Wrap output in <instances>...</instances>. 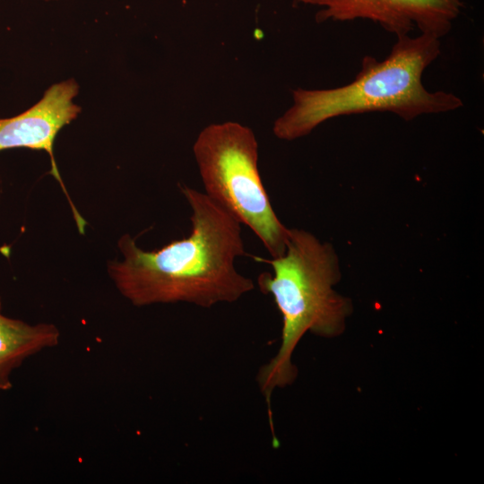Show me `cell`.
<instances>
[{"instance_id": "obj_1", "label": "cell", "mask_w": 484, "mask_h": 484, "mask_svg": "<svg viewBox=\"0 0 484 484\" xmlns=\"http://www.w3.org/2000/svg\"><path fill=\"white\" fill-rule=\"evenodd\" d=\"M180 189L191 210L189 235L151 251L123 235V260L108 264L111 279L136 307L186 302L209 308L238 300L255 288L235 267L246 255L242 224L205 193Z\"/></svg>"}, {"instance_id": "obj_2", "label": "cell", "mask_w": 484, "mask_h": 484, "mask_svg": "<svg viewBox=\"0 0 484 484\" xmlns=\"http://www.w3.org/2000/svg\"><path fill=\"white\" fill-rule=\"evenodd\" d=\"M440 53V39L433 35L396 37L384 60L363 57L351 82L333 89L293 90L292 105L275 120L273 134L293 141L329 119L367 112H391L410 121L454 111L463 105L460 97L445 91H430L422 82L424 71Z\"/></svg>"}, {"instance_id": "obj_3", "label": "cell", "mask_w": 484, "mask_h": 484, "mask_svg": "<svg viewBox=\"0 0 484 484\" xmlns=\"http://www.w3.org/2000/svg\"><path fill=\"white\" fill-rule=\"evenodd\" d=\"M254 258L272 269V272L259 274L257 284L262 293L272 297L282 316L281 346L256 376L272 425L271 397L275 388L291 385L296 379L298 371L291 359L299 341L307 332L324 338L339 336L353 306L349 298L333 290L341 274L333 245L307 230L289 229L282 255Z\"/></svg>"}, {"instance_id": "obj_4", "label": "cell", "mask_w": 484, "mask_h": 484, "mask_svg": "<svg viewBox=\"0 0 484 484\" xmlns=\"http://www.w3.org/2000/svg\"><path fill=\"white\" fill-rule=\"evenodd\" d=\"M193 152L204 193L248 227L272 258L282 255L289 229L274 212L258 169V143L251 128L234 121L212 124Z\"/></svg>"}, {"instance_id": "obj_5", "label": "cell", "mask_w": 484, "mask_h": 484, "mask_svg": "<svg viewBox=\"0 0 484 484\" xmlns=\"http://www.w3.org/2000/svg\"><path fill=\"white\" fill-rule=\"evenodd\" d=\"M294 5L318 8L315 21L368 20L396 37L413 30L445 36L463 7L462 0H294Z\"/></svg>"}, {"instance_id": "obj_6", "label": "cell", "mask_w": 484, "mask_h": 484, "mask_svg": "<svg viewBox=\"0 0 484 484\" xmlns=\"http://www.w3.org/2000/svg\"><path fill=\"white\" fill-rule=\"evenodd\" d=\"M79 90L78 82L73 78L53 83L30 108L15 117H0V151L28 148L48 152L51 174L61 185L76 225L81 227L85 220L66 192L54 156V143L58 133L82 112V108L74 102Z\"/></svg>"}, {"instance_id": "obj_7", "label": "cell", "mask_w": 484, "mask_h": 484, "mask_svg": "<svg viewBox=\"0 0 484 484\" xmlns=\"http://www.w3.org/2000/svg\"><path fill=\"white\" fill-rule=\"evenodd\" d=\"M59 339L53 324H30L4 315L0 297V391L13 388L12 375L26 359L56 347Z\"/></svg>"}, {"instance_id": "obj_8", "label": "cell", "mask_w": 484, "mask_h": 484, "mask_svg": "<svg viewBox=\"0 0 484 484\" xmlns=\"http://www.w3.org/2000/svg\"><path fill=\"white\" fill-rule=\"evenodd\" d=\"M42 1H48V2H49V1H57V0H42Z\"/></svg>"}]
</instances>
